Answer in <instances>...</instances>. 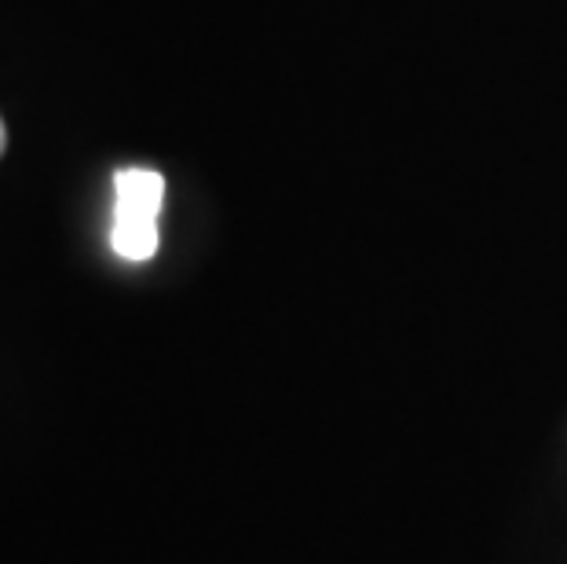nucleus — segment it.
<instances>
[{"mask_svg":"<svg viewBox=\"0 0 567 564\" xmlns=\"http://www.w3.org/2000/svg\"><path fill=\"white\" fill-rule=\"evenodd\" d=\"M114 254L125 260H151L158 254V213L165 180L154 170H122L114 176Z\"/></svg>","mask_w":567,"mask_h":564,"instance_id":"f257e3e1","label":"nucleus"},{"mask_svg":"<svg viewBox=\"0 0 567 564\" xmlns=\"http://www.w3.org/2000/svg\"><path fill=\"white\" fill-rule=\"evenodd\" d=\"M8 147V129H4V117H0V154Z\"/></svg>","mask_w":567,"mask_h":564,"instance_id":"f03ea898","label":"nucleus"}]
</instances>
